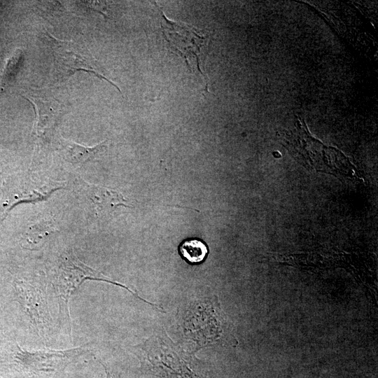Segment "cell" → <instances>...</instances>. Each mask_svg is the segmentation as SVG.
Listing matches in <instances>:
<instances>
[{"label":"cell","mask_w":378,"mask_h":378,"mask_svg":"<svg viewBox=\"0 0 378 378\" xmlns=\"http://www.w3.org/2000/svg\"><path fill=\"white\" fill-rule=\"evenodd\" d=\"M87 279L106 281L121 286L142 300L127 286L113 281L83 263L72 251L64 252L59 256L52 269L50 281L58 298L60 319L65 324L70 335L71 323L69 302L73 293ZM142 300L145 301L144 299Z\"/></svg>","instance_id":"obj_1"},{"label":"cell","mask_w":378,"mask_h":378,"mask_svg":"<svg viewBox=\"0 0 378 378\" xmlns=\"http://www.w3.org/2000/svg\"><path fill=\"white\" fill-rule=\"evenodd\" d=\"M55 74L58 79L64 80L78 71H85L94 74L96 76L111 82L103 74L97 62L85 47L74 41H62L49 36Z\"/></svg>","instance_id":"obj_2"},{"label":"cell","mask_w":378,"mask_h":378,"mask_svg":"<svg viewBox=\"0 0 378 378\" xmlns=\"http://www.w3.org/2000/svg\"><path fill=\"white\" fill-rule=\"evenodd\" d=\"M24 177L10 178L6 183L3 202L6 210L19 202L43 200L57 188L52 183H42L40 180Z\"/></svg>","instance_id":"obj_3"},{"label":"cell","mask_w":378,"mask_h":378,"mask_svg":"<svg viewBox=\"0 0 378 378\" xmlns=\"http://www.w3.org/2000/svg\"><path fill=\"white\" fill-rule=\"evenodd\" d=\"M160 347L155 348L150 343L151 348L146 349L148 351V359L154 367L155 371L164 378H191L192 372L187 366L184 360L176 353L171 351L172 348L166 347L165 351L164 342L156 341Z\"/></svg>","instance_id":"obj_4"},{"label":"cell","mask_w":378,"mask_h":378,"mask_svg":"<svg viewBox=\"0 0 378 378\" xmlns=\"http://www.w3.org/2000/svg\"><path fill=\"white\" fill-rule=\"evenodd\" d=\"M30 102L36 112L34 131L36 136H48L54 131L62 115V106L55 99L50 98L31 97Z\"/></svg>","instance_id":"obj_5"},{"label":"cell","mask_w":378,"mask_h":378,"mask_svg":"<svg viewBox=\"0 0 378 378\" xmlns=\"http://www.w3.org/2000/svg\"><path fill=\"white\" fill-rule=\"evenodd\" d=\"M85 186L88 199L99 213L110 214L118 207L127 206L122 195L115 190L89 183Z\"/></svg>","instance_id":"obj_6"},{"label":"cell","mask_w":378,"mask_h":378,"mask_svg":"<svg viewBox=\"0 0 378 378\" xmlns=\"http://www.w3.org/2000/svg\"><path fill=\"white\" fill-rule=\"evenodd\" d=\"M65 158L73 164H82L97 158L106 148V141L94 146H85L71 141L59 139Z\"/></svg>","instance_id":"obj_7"},{"label":"cell","mask_w":378,"mask_h":378,"mask_svg":"<svg viewBox=\"0 0 378 378\" xmlns=\"http://www.w3.org/2000/svg\"><path fill=\"white\" fill-rule=\"evenodd\" d=\"M178 253L182 258L190 265L202 263L209 254L207 245L197 238L183 240L178 246Z\"/></svg>","instance_id":"obj_8"},{"label":"cell","mask_w":378,"mask_h":378,"mask_svg":"<svg viewBox=\"0 0 378 378\" xmlns=\"http://www.w3.org/2000/svg\"><path fill=\"white\" fill-rule=\"evenodd\" d=\"M22 59V53L21 50H17L13 54L7 59L1 76V85L7 83L13 78L18 71Z\"/></svg>","instance_id":"obj_9"}]
</instances>
